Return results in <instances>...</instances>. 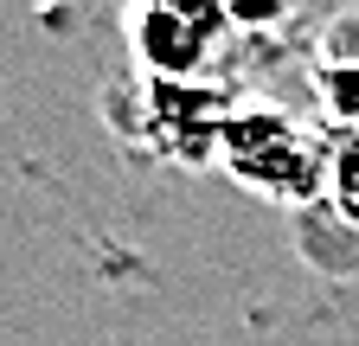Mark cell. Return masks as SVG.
Returning a JSON list of instances; mask_svg holds the SVG:
<instances>
[{
	"instance_id": "8992f818",
	"label": "cell",
	"mask_w": 359,
	"mask_h": 346,
	"mask_svg": "<svg viewBox=\"0 0 359 346\" xmlns=\"http://www.w3.org/2000/svg\"><path fill=\"white\" fill-rule=\"evenodd\" d=\"M314 64L359 71V7H340V13L321 26V58H314Z\"/></svg>"
},
{
	"instance_id": "7a4b0ae2",
	"label": "cell",
	"mask_w": 359,
	"mask_h": 346,
	"mask_svg": "<svg viewBox=\"0 0 359 346\" xmlns=\"http://www.w3.org/2000/svg\"><path fill=\"white\" fill-rule=\"evenodd\" d=\"M109 128L135 148L173 167H218V135L238 97L224 83H161V77H128L122 90H103Z\"/></svg>"
},
{
	"instance_id": "52a82bcc",
	"label": "cell",
	"mask_w": 359,
	"mask_h": 346,
	"mask_svg": "<svg viewBox=\"0 0 359 346\" xmlns=\"http://www.w3.org/2000/svg\"><path fill=\"white\" fill-rule=\"evenodd\" d=\"M295 7L302 0H224V13H231L238 32H269V26H283Z\"/></svg>"
},
{
	"instance_id": "277c9868",
	"label": "cell",
	"mask_w": 359,
	"mask_h": 346,
	"mask_svg": "<svg viewBox=\"0 0 359 346\" xmlns=\"http://www.w3.org/2000/svg\"><path fill=\"white\" fill-rule=\"evenodd\" d=\"M327 219L359 237V135L327 128Z\"/></svg>"
},
{
	"instance_id": "3957f363",
	"label": "cell",
	"mask_w": 359,
	"mask_h": 346,
	"mask_svg": "<svg viewBox=\"0 0 359 346\" xmlns=\"http://www.w3.org/2000/svg\"><path fill=\"white\" fill-rule=\"evenodd\" d=\"M135 77H161V83H205L224 46L238 39L224 0H128L122 13Z\"/></svg>"
},
{
	"instance_id": "5b68a950",
	"label": "cell",
	"mask_w": 359,
	"mask_h": 346,
	"mask_svg": "<svg viewBox=\"0 0 359 346\" xmlns=\"http://www.w3.org/2000/svg\"><path fill=\"white\" fill-rule=\"evenodd\" d=\"M314 97H321V128L359 135V71H340V64H314Z\"/></svg>"
},
{
	"instance_id": "6da1fadb",
	"label": "cell",
	"mask_w": 359,
	"mask_h": 346,
	"mask_svg": "<svg viewBox=\"0 0 359 346\" xmlns=\"http://www.w3.org/2000/svg\"><path fill=\"white\" fill-rule=\"evenodd\" d=\"M218 173L269 205L314 212L327 199V128L302 122L283 103L238 97V109L224 116V135H218Z\"/></svg>"
}]
</instances>
